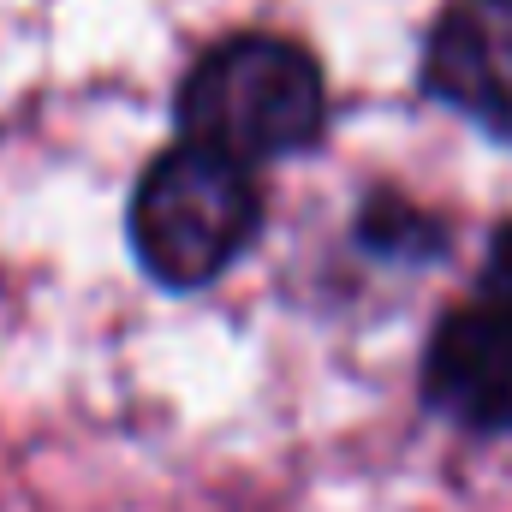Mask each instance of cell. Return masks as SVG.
Listing matches in <instances>:
<instances>
[{"instance_id":"cell-3","label":"cell","mask_w":512,"mask_h":512,"mask_svg":"<svg viewBox=\"0 0 512 512\" xmlns=\"http://www.w3.org/2000/svg\"><path fill=\"white\" fill-rule=\"evenodd\" d=\"M423 90L477 131L512 143V0L441 6L423 48Z\"/></svg>"},{"instance_id":"cell-2","label":"cell","mask_w":512,"mask_h":512,"mask_svg":"<svg viewBox=\"0 0 512 512\" xmlns=\"http://www.w3.org/2000/svg\"><path fill=\"white\" fill-rule=\"evenodd\" d=\"M256 227H262L256 173L191 137L155 155L131 197V251L149 280L173 292L221 280L256 239Z\"/></svg>"},{"instance_id":"cell-6","label":"cell","mask_w":512,"mask_h":512,"mask_svg":"<svg viewBox=\"0 0 512 512\" xmlns=\"http://www.w3.org/2000/svg\"><path fill=\"white\" fill-rule=\"evenodd\" d=\"M477 292L512 310V227H501V233H495V245H489V262H483V286H477Z\"/></svg>"},{"instance_id":"cell-1","label":"cell","mask_w":512,"mask_h":512,"mask_svg":"<svg viewBox=\"0 0 512 512\" xmlns=\"http://www.w3.org/2000/svg\"><path fill=\"white\" fill-rule=\"evenodd\" d=\"M328 126L322 66L268 30H239L215 42L179 84V131L245 167L286 161Z\"/></svg>"},{"instance_id":"cell-5","label":"cell","mask_w":512,"mask_h":512,"mask_svg":"<svg viewBox=\"0 0 512 512\" xmlns=\"http://www.w3.org/2000/svg\"><path fill=\"white\" fill-rule=\"evenodd\" d=\"M364 245L382 256H411V262H423L429 251H441L447 245V227L441 221H429L423 209H411V203H393V197H376L370 209H364Z\"/></svg>"},{"instance_id":"cell-4","label":"cell","mask_w":512,"mask_h":512,"mask_svg":"<svg viewBox=\"0 0 512 512\" xmlns=\"http://www.w3.org/2000/svg\"><path fill=\"white\" fill-rule=\"evenodd\" d=\"M423 399L477 435H512V310L483 298L453 310L423 352Z\"/></svg>"}]
</instances>
